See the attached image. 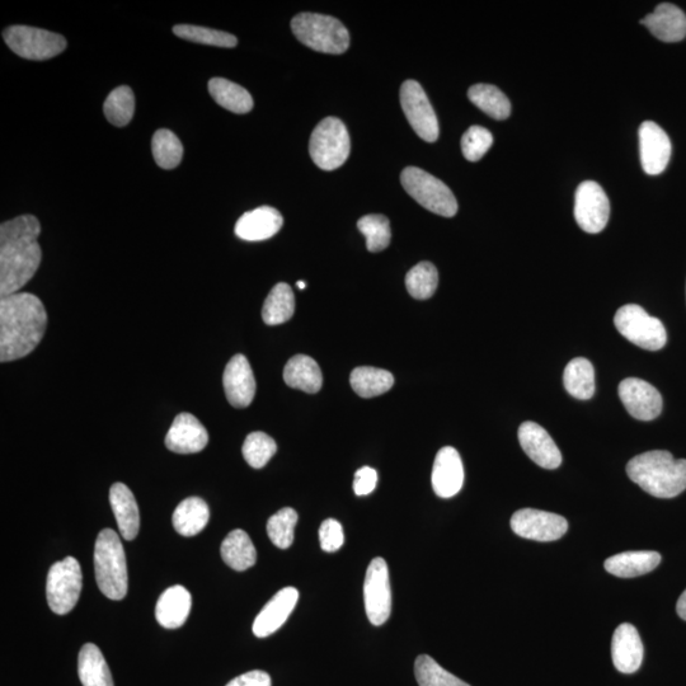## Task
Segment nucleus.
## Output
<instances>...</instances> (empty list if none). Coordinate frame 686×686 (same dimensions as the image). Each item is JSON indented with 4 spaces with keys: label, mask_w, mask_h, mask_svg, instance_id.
I'll list each match as a JSON object with an SVG mask.
<instances>
[{
    "label": "nucleus",
    "mask_w": 686,
    "mask_h": 686,
    "mask_svg": "<svg viewBox=\"0 0 686 686\" xmlns=\"http://www.w3.org/2000/svg\"><path fill=\"white\" fill-rule=\"evenodd\" d=\"M299 600L295 587H285L272 598L253 623V633L258 638H266L279 631L294 612Z\"/></svg>",
    "instance_id": "412c9836"
},
{
    "label": "nucleus",
    "mask_w": 686,
    "mask_h": 686,
    "mask_svg": "<svg viewBox=\"0 0 686 686\" xmlns=\"http://www.w3.org/2000/svg\"><path fill=\"white\" fill-rule=\"evenodd\" d=\"M352 389L363 398H374L387 393L394 385V377L387 370L361 366L351 373Z\"/></svg>",
    "instance_id": "72a5a7b5"
},
{
    "label": "nucleus",
    "mask_w": 686,
    "mask_h": 686,
    "mask_svg": "<svg viewBox=\"0 0 686 686\" xmlns=\"http://www.w3.org/2000/svg\"><path fill=\"white\" fill-rule=\"evenodd\" d=\"M296 286H298L299 289L304 290L305 286L307 285H305L304 281H298V284H296Z\"/></svg>",
    "instance_id": "3c124183"
},
{
    "label": "nucleus",
    "mask_w": 686,
    "mask_h": 686,
    "mask_svg": "<svg viewBox=\"0 0 686 686\" xmlns=\"http://www.w3.org/2000/svg\"><path fill=\"white\" fill-rule=\"evenodd\" d=\"M173 34L180 39L197 42V44L216 46V48L232 49L238 44L237 37L228 32L211 30V28L194 25H177L173 27Z\"/></svg>",
    "instance_id": "a19ab883"
},
{
    "label": "nucleus",
    "mask_w": 686,
    "mask_h": 686,
    "mask_svg": "<svg viewBox=\"0 0 686 686\" xmlns=\"http://www.w3.org/2000/svg\"><path fill=\"white\" fill-rule=\"evenodd\" d=\"M366 615L373 626H383L392 613V589L387 562L374 558L366 571L364 584Z\"/></svg>",
    "instance_id": "9b49d317"
},
{
    "label": "nucleus",
    "mask_w": 686,
    "mask_h": 686,
    "mask_svg": "<svg viewBox=\"0 0 686 686\" xmlns=\"http://www.w3.org/2000/svg\"><path fill=\"white\" fill-rule=\"evenodd\" d=\"M619 397L629 415L639 421H652L662 412V397L659 391L645 380L624 379L619 384Z\"/></svg>",
    "instance_id": "2eb2a0df"
},
{
    "label": "nucleus",
    "mask_w": 686,
    "mask_h": 686,
    "mask_svg": "<svg viewBox=\"0 0 686 686\" xmlns=\"http://www.w3.org/2000/svg\"><path fill=\"white\" fill-rule=\"evenodd\" d=\"M639 150L643 171L650 176L664 172L671 158V142L656 122L645 121L639 128Z\"/></svg>",
    "instance_id": "dca6fc26"
},
{
    "label": "nucleus",
    "mask_w": 686,
    "mask_h": 686,
    "mask_svg": "<svg viewBox=\"0 0 686 686\" xmlns=\"http://www.w3.org/2000/svg\"><path fill=\"white\" fill-rule=\"evenodd\" d=\"M493 144V136L482 126H472L462 138V152L469 162L481 161Z\"/></svg>",
    "instance_id": "a18cd8bd"
},
{
    "label": "nucleus",
    "mask_w": 686,
    "mask_h": 686,
    "mask_svg": "<svg viewBox=\"0 0 686 686\" xmlns=\"http://www.w3.org/2000/svg\"><path fill=\"white\" fill-rule=\"evenodd\" d=\"M106 119L117 128H122L133 120L135 112V96L130 87H117L108 95L103 105Z\"/></svg>",
    "instance_id": "e433bc0d"
},
{
    "label": "nucleus",
    "mask_w": 686,
    "mask_h": 686,
    "mask_svg": "<svg viewBox=\"0 0 686 686\" xmlns=\"http://www.w3.org/2000/svg\"><path fill=\"white\" fill-rule=\"evenodd\" d=\"M3 39L14 54L27 60L53 59L67 49L64 36L30 26L8 27Z\"/></svg>",
    "instance_id": "1a4fd4ad"
},
{
    "label": "nucleus",
    "mask_w": 686,
    "mask_h": 686,
    "mask_svg": "<svg viewBox=\"0 0 686 686\" xmlns=\"http://www.w3.org/2000/svg\"><path fill=\"white\" fill-rule=\"evenodd\" d=\"M110 504L121 537L133 540L139 534L140 514L133 492L124 483H115L110 490Z\"/></svg>",
    "instance_id": "a878e982"
},
{
    "label": "nucleus",
    "mask_w": 686,
    "mask_h": 686,
    "mask_svg": "<svg viewBox=\"0 0 686 686\" xmlns=\"http://www.w3.org/2000/svg\"><path fill=\"white\" fill-rule=\"evenodd\" d=\"M48 313L36 295L17 293L0 300V361L30 355L44 338Z\"/></svg>",
    "instance_id": "f03ea898"
},
{
    "label": "nucleus",
    "mask_w": 686,
    "mask_h": 686,
    "mask_svg": "<svg viewBox=\"0 0 686 686\" xmlns=\"http://www.w3.org/2000/svg\"><path fill=\"white\" fill-rule=\"evenodd\" d=\"M277 445L271 436L265 432H252L244 441L242 453L246 462L252 468L261 469L270 462L276 454Z\"/></svg>",
    "instance_id": "37998d69"
},
{
    "label": "nucleus",
    "mask_w": 686,
    "mask_h": 686,
    "mask_svg": "<svg viewBox=\"0 0 686 686\" xmlns=\"http://www.w3.org/2000/svg\"><path fill=\"white\" fill-rule=\"evenodd\" d=\"M432 488L441 498L458 495L464 483V467L457 449L445 446L436 455L431 476Z\"/></svg>",
    "instance_id": "aec40b11"
},
{
    "label": "nucleus",
    "mask_w": 686,
    "mask_h": 686,
    "mask_svg": "<svg viewBox=\"0 0 686 686\" xmlns=\"http://www.w3.org/2000/svg\"><path fill=\"white\" fill-rule=\"evenodd\" d=\"M511 529L521 538L554 542L567 533L568 523L563 516L552 512L523 509L512 515Z\"/></svg>",
    "instance_id": "4468645a"
},
{
    "label": "nucleus",
    "mask_w": 686,
    "mask_h": 686,
    "mask_svg": "<svg viewBox=\"0 0 686 686\" xmlns=\"http://www.w3.org/2000/svg\"><path fill=\"white\" fill-rule=\"evenodd\" d=\"M519 441L535 464L544 469H557L562 464V454L551 435L542 426L526 421L519 429Z\"/></svg>",
    "instance_id": "a211bd4d"
},
{
    "label": "nucleus",
    "mask_w": 686,
    "mask_h": 686,
    "mask_svg": "<svg viewBox=\"0 0 686 686\" xmlns=\"http://www.w3.org/2000/svg\"><path fill=\"white\" fill-rule=\"evenodd\" d=\"M610 202L603 187L594 181L582 182L575 196V219L586 233L603 232L609 222Z\"/></svg>",
    "instance_id": "ddd939ff"
},
{
    "label": "nucleus",
    "mask_w": 686,
    "mask_h": 686,
    "mask_svg": "<svg viewBox=\"0 0 686 686\" xmlns=\"http://www.w3.org/2000/svg\"><path fill=\"white\" fill-rule=\"evenodd\" d=\"M351 140L345 124L337 117L322 120L310 136L309 153L323 171H335L349 158Z\"/></svg>",
    "instance_id": "423d86ee"
},
{
    "label": "nucleus",
    "mask_w": 686,
    "mask_h": 686,
    "mask_svg": "<svg viewBox=\"0 0 686 686\" xmlns=\"http://www.w3.org/2000/svg\"><path fill=\"white\" fill-rule=\"evenodd\" d=\"M298 523V512L291 507L276 512L267 523V534L271 542L280 549H288L294 543V530Z\"/></svg>",
    "instance_id": "c03bdc74"
},
{
    "label": "nucleus",
    "mask_w": 686,
    "mask_h": 686,
    "mask_svg": "<svg viewBox=\"0 0 686 686\" xmlns=\"http://www.w3.org/2000/svg\"><path fill=\"white\" fill-rule=\"evenodd\" d=\"M401 105L413 130L427 143L439 138V121L424 88L416 81H406L401 87Z\"/></svg>",
    "instance_id": "f8f14e48"
},
{
    "label": "nucleus",
    "mask_w": 686,
    "mask_h": 686,
    "mask_svg": "<svg viewBox=\"0 0 686 686\" xmlns=\"http://www.w3.org/2000/svg\"><path fill=\"white\" fill-rule=\"evenodd\" d=\"M209 443V432L191 413L183 412L173 421L166 436L168 450L177 454H195Z\"/></svg>",
    "instance_id": "6ab92c4d"
},
{
    "label": "nucleus",
    "mask_w": 686,
    "mask_h": 686,
    "mask_svg": "<svg viewBox=\"0 0 686 686\" xmlns=\"http://www.w3.org/2000/svg\"><path fill=\"white\" fill-rule=\"evenodd\" d=\"M227 686H272V681L265 671L253 670L229 681Z\"/></svg>",
    "instance_id": "09e8293b"
},
{
    "label": "nucleus",
    "mask_w": 686,
    "mask_h": 686,
    "mask_svg": "<svg viewBox=\"0 0 686 686\" xmlns=\"http://www.w3.org/2000/svg\"><path fill=\"white\" fill-rule=\"evenodd\" d=\"M223 385L228 402L236 408H246L256 394V379L251 365L244 355L230 359L224 370Z\"/></svg>",
    "instance_id": "f3484780"
},
{
    "label": "nucleus",
    "mask_w": 686,
    "mask_h": 686,
    "mask_svg": "<svg viewBox=\"0 0 686 686\" xmlns=\"http://www.w3.org/2000/svg\"><path fill=\"white\" fill-rule=\"evenodd\" d=\"M95 572L98 587L111 600H122L128 594V563L124 545L114 530L103 529L96 540Z\"/></svg>",
    "instance_id": "20e7f679"
},
{
    "label": "nucleus",
    "mask_w": 686,
    "mask_h": 686,
    "mask_svg": "<svg viewBox=\"0 0 686 686\" xmlns=\"http://www.w3.org/2000/svg\"><path fill=\"white\" fill-rule=\"evenodd\" d=\"M222 557L224 562L234 571H247L256 565L257 552L255 545H253L249 535L244 530H233L224 539L222 548Z\"/></svg>",
    "instance_id": "7c9ffc66"
},
{
    "label": "nucleus",
    "mask_w": 686,
    "mask_h": 686,
    "mask_svg": "<svg viewBox=\"0 0 686 686\" xmlns=\"http://www.w3.org/2000/svg\"><path fill=\"white\" fill-rule=\"evenodd\" d=\"M403 189L431 213L451 218L458 213V202L443 181L424 169L407 167L401 175Z\"/></svg>",
    "instance_id": "0eeeda50"
},
{
    "label": "nucleus",
    "mask_w": 686,
    "mask_h": 686,
    "mask_svg": "<svg viewBox=\"0 0 686 686\" xmlns=\"http://www.w3.org/2000/svg\"><path fill=\"white\" fill-rule=\"evenodd\" d=\"M283 215L271 206H261L243 214L236 224L238 238L248 242L266 241L280 232Z\"/></svg>",
    "instance_id": "4be33fe9"
},
{
    "label": "nucleus",
    "mask_w": 686,
    "mask_h": 686,
    "mask_svg": "<svg viewBox=\"0 0 686 686\" xmlns=\"http://www.w3.org/2000/svg\"><path fill=\"white\" fill-rule=\"evenodd\" d=\"M78 674L83 686H114L110 667L93 643H87L79 652Z\"/></svg>",
    "instance_id": "c756f323"
},
{
    "label": "nucleus",
    "mask_w": 686,
    "mask_h": 686,
    "mask_svg": "<svg viewBox=\"0 0 686 686\" xmlns=\"http://www.w3.org/2000/svg\"><path fill=\"white\" fill-rule=\"evenodd\" d=\"M357 228L366 238V247L370 252H382L391 244L392 229L387 216L371 214L363 216L357 222Z\"/></svg>",
    "instance_id": "ea45409f"
},
{
    "label": "nucleus",
    "mask_w": 686,
    "mask_h": 686,
    "mask_svg": "<svg viewBox=\"0 0 686 686\" xmlns=\"http://www.w3.org/2000/svg\"><path fill=\"white\" fill-rule=\"evenodd\" d=\"M295 296L290 286L280 283L270 291L262 308L263 322L269 326H279L294 316Z\"/></svg>",
    "instance_id": "f704fd0d"
},
{
    "label": "nucleus",
    "mask_w": 686,
    "mask_h": 686,
    "mask_svg": "<svg viewBox=\"0 0 686 686\" xmlns=\"http://www.w3.org/2000/svg\"><path fill=\"white\" fill-rule=\"evenodd\" d=\"M415 675L420 686H471L450 674L432 657L421 655L415 662Z\"/></svg>",
    "instance_id": "79ce46f5"
},
{
    "label": "nucleus",
    "mask_w": 686,
    "mask_h": 686,
    "mask_svg": "<svg viewBox=\"0 0 686 686\" xmlns=\"http://www.w3.org/2000/svg\"><path fill=\"white\" fill-rule=\"evenodd\" d=\"M628 477L653 497L674 498L686 490V460L669 451L637 455L627 464Z\"/></svg>",
    "instance_id": "7ed1b4c3"
},
{
    "label": "nucleus",
    "mask_w": 686,
    "mask_h": 686,
    "mask_svg": "<svg viewBox=\"0 0 686 686\" xmlns=\"http://www.w3.org/2000/svg\"><path fill=\"white\" fill-rule=\"evenodd\" d=\"M612 657L615 669L623 674H633L643 661V645L636 627L624 623L615 629L612 641Z\"/></svg>",
    "instance_id": "5701e85b"
},
{
    "label": "nucleus",
    "mask_w": 686,
    "mask_h": 686,
    "mask_svg": "<svg viewBox=\"0 0 686 686\" xmlns=\"http://www.w3.org/2000/svg\"><path fill=\"white\" fill-rule=\"evenodd\" d=\"M563 384L572 397L587 401L595 393L594 366L584 357L573 359L563 373Z\"/></svg>",
    "instance_id": "473e14b6"
},
{
    "label": "nucleus",
    "mask_w": 686,
    "mask_h": 686,
    "mask_svg": "<svg viewBox=\"0 0 686 686\" xmlns=\"http://www.w3.org/2000/svg\"><path fill=\"white\" fill-rule=\"evenodd\" d=\"M661 563L660 553L652 551L626 552L605 561V570L622 579L646 575Z\"/></svg>",
    "instance_id": "cd10ccee"
},
{
    "label": "nucleus",
    "mask_w": 686,
    "mask_h": 686,
    "mask_svg": "<svg viewBox=\"0 0 686 686\" xmlns=\"http://www.w3.org/2000/svg\"><path fill=\"white\" fill-rule=\"evenodd\" d=\"M651 34L664 42H679L686 36V16L679 7L662 3L641 21Z\"/></svg>",
    "instance_id": "b1692460"
},
{
    "label": "nucleus",
    "mask_w": 686,
    "mask_h": 686,
    "mask_svg": "<svg viewBox=\"0 0 686 686\" xmlns=\"http://www.w3.org/2000/svg\"><path fill=\"white\" fill-rule=\"evenodd\" d=\"M319 542L324 552L335 553L340 551L345 543V534L340 523L335 519L323 521L319 528Z\"/></svg>",
    "instance_id": "49530a36"
},
{
    "label": "nucleus",
    "mask_w": 686,
    "mask_h": 686,
    "mask_svg": "<svg viewBox=\"0 0 686 686\" xmlns=\"http://www.w3.org/2000/svg\"><path fill=\"white\" fill-rule=\"evenodd\" d=\"M211 97L219 106L234 114H247L252 111L253 100L247 89L224 78H213L209 82Z\"/></svg>",
    "instance_id": "2f4dec72"
},
{
    "label": "nucleus",
    "mask_w": 686,
    "mask_h": 686,
    "mask_svg": "<svg viewBox=\"0 0 686 686\" xmlns=\"http://www.w3.org/2000/svg\"><path fill=\"white\" fill-rule=\"evenodd\" d=\"M152 152L159 167L173 169L182 161L183 145L171 130L161 129L153 136Z\"/></svg>",
    "instance_id": "4c0bfd02"
},
{
    "label": "nucleus",
    "mask_w": 686,
    "mask_h": 686,
    "mask_svg": "<svg viewBox=\"0 0 686 686\" xmlns=\"http://www.w3.org/2000/svg\"><path fill=\"white\" fill-rule=\"evenodd\" d=\"M676 612H678L681 619L686 620V590L679 598L678 605H676Z\"/></svg>",
    "instance_id": "8fccbe9b"
},
{
    "label": "nucleus",
    "mask_w": 686,
    "mask_h": 686,
    "mask_svg": "<svg viewBox=\"0 0 686 686\" xmlns=\"http://www.w3.org/2000/svg\"><path fill=\"white\" fill-rule=\"evenodd\" d=\"M82 584V570L77 559L67 557L56 562L50 568L46 584L50 609L58 615L72 612L81 596Z\"/></svg>",
    "instance_id": "9d476101"
},
{
    "label": "nucleus",
    "mask_w": 686,
    "mask_h": 686,
    "mask_svg": "<svg viewBox=\"0 0 686 686\" xmlns=\"http://www.w3.org/2000/svg\"><path fill=\"white\" fill-rule=\"evenodd\" d=\"M291 30L302 44L319 53L343 54L350 46L347 28L324 14L300 13L291 21Z\"/></svg>",
    "instance_id": "39448f33"
},
{
    "label": "nucleus",
    "mask_w": 686,
    "mask_h": 686,
    "mask_svg": "<svg viewBox=\"0 0 686 686\" xmlns=\"http://www.w3.org/2000/svg\"><path fill=\"white\" fill-rule=\"evenodd\" d=\"M378 473L370 467H363L355 474L354 491L357 496H368L375 490Z\"/></svg>",
    "instance_id": "de8ad7c7"
},
{
    "label": "nucleus",
    "mask_w": 686,
    "mask_h": 686,
    "mask_svg": "<svg viewBox=\"0 0 686 686\" xmlns=\"http://www.w3.org/2000/svg\"><path fill=\"white\" fill-rule=\"evenodd\" d=\"M439 274L431 262H421L406 276L408 293L417 300L430 299L438 289Z\"/></svg>",
    "instance_id": "58836bf2"
},
{
    "label": "nucleus",
    "mask_w": 686,
    "mask_h": 686,
    "mask_svg": "<svg viewBox=\"0 0 686 686\" xmlns=\"http://www.w3.org/2000/svg\"><path fill=\"white\" fill-rule=\"evenodd\" d=\"M614 324L620 335L643 350L659 351L666 345L664 324L637 304L620 308L615 314Z\"/></svg>",
    "instance_id": "6e6552de"
},
{
    "label": "nucleus",
    "mask_w": 686,
    "mask_h": 686,
    "mask_svg": "<svg viewBox=\"0 0 686 686\" xmlns=\"http://www.w3.org/2000/svg\"><path fill=\"white\" fill-rule=\"evenodd\" d=\"M191 594L185 587L176 585L163 592L155 606V618L163 628L177 629L186 623L191 612Z\"/></svg>",
    "instance_id": "393cba45"
},
{
    "label": "nucleus",
    "mask_w": 686,
    "mask_h": 686,
    "mask_svg": "<svg viewBox=\"0 0 686 686\" xmlns=\"http://www.w3.org/2000/svg\"><path fill=\"white\" fill-rule=\"evenodd\" d=\"M41 225L22 215L0 225V296L17 294L36 275L42 260Z\"/></svg>",
    "instance_id": "f257e3e1"
},
{
    "label": "nucleus",
    "mask_w": 686,
    "mask_h": 686,
    "mask_svg": "<svg viewBox=\"0 0 686 686\" xmlns=\"http://www.w3.org/2000/svg\"><path fill=\"white\" fill-rule=\"evenodd\" d=\"M210 520L208 504L200 497L183 500L173 512L172 523L182 537H195L206 528Z\"/></svg>",
    "instance_id": "c85d7f7f"
},
{
    "label": "nucleus",
    "mask_w": 686,
    "mask_h": 686,
    "mask_svg": "<svg viewBox=\"0 0 686 686\" xmlns=\"http://www.w3.org/2000/svg\"><path fill=\"white\" fill-rule=\"evenodd\" d=\"M469 100L492 119L505 120L511 114V103L505 93L491 84H476L469 88Z\"/></svg>",
    "instance_id": "c9c22d12"
},
{
    "label": "nucleus",
    "mask_w": 686,
    "mask_h": 686,
    "mask_svg": "<svg viewBox=\"0 0 686 686\" xmlns=\"http://www.w3.org/2000/svg\"><path fill=\"white\" fill-rule=\"evenodd\" d=\"M284 380L290 388L309 394L318 393L323 385L321 368L307 355L291 357L284 369Z\"/></svg>",
    "instance_id": "bb28decb"
}]
</instances>
